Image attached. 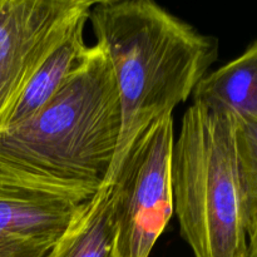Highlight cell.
I'll list each match as a JSON object with an SVG mask.
<instances>
[{
    "instance_id": "obj_1",
    "label": "cell",
    "mask_w": 257,
    "mask_h": 257,
    "mask_svg": "<svg viewBox=\"0 0 257 257\" xmlns=\"http://www.w3.org/2000/svg\"><path fill=\"white\" fill-rule=\"evenodd\" d=\"M120 125L112 65L94 44L47 107L0 135V181L82 205L108 183Z\"/></svg>"
},
{
    "instance_id": "obj_7",
    "label": "cell",
    "mask_w": 257,
    "mask_h": 257,
    "mask_svg": "<svg viewBox=\"0 0 257 257\" xmlns=\"http://www.w3.org/2000/svg\"><path fill=\"white\" fill-rule=\"evenodd\" d=\"M112 186L105 183L79 206L72 222L45 257H117Z\"/></svg>"
},
{
    "instance_id": "obj_11",
    "label": "cell",
    "mask_w": 257,
    "mask_h": 257,
    "mask_svg": "<svg viewBox=\"0 0 257 257\" xmlns=\"http://www.w3.org/2000/svg\"><path fill=\"white\" fill-rule=\"evenodd\" d=\"M50 247L0 240V257H45Z\"/></svg>"
},
{
    "instance_id": "obj_6",
    "label": "cell",
    "mask_w": 257,
    "mask_h": 257,
    "mask_svg": "<svg viewBox=\"0 0 257 257\" xmlns=\"http://www.w3.org/2000/svg\"><path fill=\"white\" fill-rule=\"evenodd\" d=\"M79 206L58 196L0 181V240L53 247Z\"/></svg>"
},
{
    "instance_id": "obj_5",
    "label": "cell",
    "mask_w": 257,
    "mask_h": 257,
    "mask_svg": "<svg viewBox=\"0 0 257 257\" xmlns=\"http://www.w3.org/2000/svg\"><path fill=\"white\" fill-rule=\"evenodd\" d=\"M90 0H0V135L28 83L80 24Z\"/></svg>"
},
{
    "instance_id": "obj_8",
    "label": "cell",
    "mask_w": 257,
    "mask_h": 257,
    "mask_svg": "<svg viewBox=\"0 0 257 257\" xmlns=\"http://www.w3.org/2000/svg\"><path fill=\"white\" fill-rule=\"evenodd\" d=\"M193 102L257 119V39L231 62L208 74L196 87Z\"/></svg>"
},
{
    "instance_id": "obj_4",
    "label": "cell",
    "mask_w": 257,
    "mask_h": 257,
    "mask_svg": "<svg viewBox=\"0 0 257 257\" xmlns=\"http://www.w3.org/2000/svg\"><path fill=\"white\" fill-rule=\"evenodd\" d=\"M172 115L153 123L110 180L117 257H150L173 215Z\"/></svg>"
},
{
    "instance_id": "obj_2",
    "label": "cell",
    "mask_w": 257,
    "mask_h": 257,
    "mask_svg": "<svg viewBox=\"0 0 257 257\" xmlns=\"http://www.w3.org/2000/svg\"><path fill=\"white\" fill-rule=\"evenodd\" d=\"M88 20L112 65L120 103L109 183L136 141L193 94L217 60L220 43L152 0L94 2Z\"/></svg>"
},
{
    "instance_id": "obj_3",
    "label": "cell",
    "mask_w": 257,
    "mask_h": 257,
    "mask_svg": "<svg viewBox=\"0 0 257 257\" xmlns=\"http://www.w3.org/2000/svg\"><path fill=\"white\" fill-rule=\"evenodd\" d=\"M171 186L195 257H248L232 113L192 102L173 141Z\"/></svg>"
},
{
    "instance_id": "obj_9",
    "label": "cell",
    "mask_w": 257,
    "mask_h": 257,
    "mask_svg": "<svg viewBox=\"0 0 257 257\" xmlns=\"http://www.w3.org/2000/svg\"><path fill=\"white\" fill-rule=\"evenodd\" d=\"M85 24L87 22L80 23L33 75L13 112L8 130L37 115L64 87L88 48L84 42Z\"/></svg>"
},
{
    "instance_id": "obj_10",
    "label": "cell",
    "mask_w": 257,
    "mask_h": 257,
    "mask_svg": "<svg viewBox=\"0 0 257 257\" xmlns=\"http://www.w3.org/2000/svg\"><path fill=\"white\" fill-rule=\"evenodd\" d=\"M236 148L248 257H257V119L255 118L236 117Z\"/></svg>"
}]
</instances>
